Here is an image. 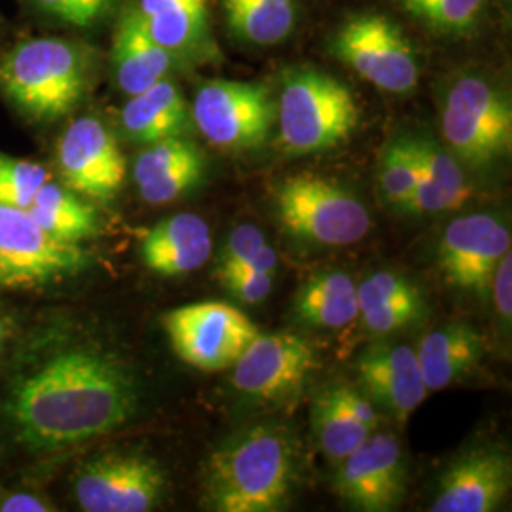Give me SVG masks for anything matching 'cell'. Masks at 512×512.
I'll return each instance as SVG.
<instances>
[{
  "mask_svg": "<svg viewBox=\"0 0 512 512\" xmlns=\"http://www.w3.org/2000/svg\"><path fill=\"white\" fill-rule=\"evenodd\" d=\"M88 258L76 243L46 234L27 209L0 203V285L31 289L73 275Z\"/></svg>",
  "mask_w": 512,
  "mask_h": 512,
  "instance_id": "10",
  "label": "cell"
},
{
  "mask_svg": "<svg viewBox=\"0 0 512 512\" xmlns=\"http://www.w3.org/2000/svg\"><path fill=\"white\" fill-rule=\"evenodd\" d=\"M336 492L357 511L387 512L403 503L406 467L403 446L389 433H372L340 461Z\"/></svg>",
  "mask_w": 512,
  "mask_h": 512,
  "instance_id": "14",
  "label": "cell"
},
{
  "mask_svg": "<svg viewBox=\"0 0 512 512\" xmlns=\"http://www.w3.org/2000/svg\"><path fill=\"white\" fill-rule=\"evenodd\" d=\"M6 512H44L50 511V507L33 495H14L0 507Z\"/></svg>",
  "mask_w": 512,
  "mask_h": 512,
  "instance_id": "37",
  "label": "cell"
},
{
  "mask_svg": "<svg viewBox=\"0 0 512 512\" xmlns=\"http://www.w3.org/2000/svg\"><path fill=\"white\" fill-rule=\"evenodd\" d=\"M399 2L414 18L448 35H459L471 29L484 6V0H399Z\"/></svg>",
  "mask_w": 512,
  "mask_h": 512,
  "instance_id": "30",
  "label": "cell"
},
{
  "mask_svg": "<svg viewBox=\"0 0 512 512\" xmlns=\"http://www.w3.org/2000/svg\"><path fill=\"white\" fill-rule=\"evenodd\" d=\"M332 52L384 92L403 95L420 82V65L410 42L382 14H361L346 21L332 40Z\"/></svg>",
  "mask_w": 512,
  "mask_h": 512,
  "instance_id": "9",
  "label": "cell"
},
{
  "mask_svg": "<svg viewBox=\"0 0 512 512\" xmlns=\"http://www.w3.org/2000/svg\"><path fill=\"white\" fill-rule=\"evenodd\" d=\"M440 128L459 162L484 167L511 154L509 95L475 74L458 78L444 99Z\"/></svg>",
  "mask_w": 512,
  "mask_h": 512,
  "instance_id": "5",
  "label": "cell"
},
{
  "mask_svg": "<svg viewBox=\"0 0 512 512\" xmlns=\"http://www.w3.org/2000/svg\"><path fill=\"white\" fill-rule=\"evenodd\" d=\"M512 256L511 251L503 256L495 268L490 294H494L495 306L501 321L511 323L512 315Z\"/></svg>",
  "mask_w": 512,
  "mask_h": 512,
  "instance_id": "36",
  "label": "cell"
},
{
  "mask_svg": "<svg viewBox=\"0 0 512 512\" xmlns=\"http://www.w3.org/2000/svg\"><path fill=\"white\" fill-rule=\"evenodd\" d=\"M311 427L321 450L338 463L374 433L351 414L342 385L330 387L315 399L311 408Z\"/></svg>",
  "mask_w": 512,
  "mask_h": 512,
  "instance_id": "28",
  "label": "cell"
},
{
  "mask_svg": "<svg viewBox=\"0 0 512 512\" xmlns=\"http://www.w3.org/2000/svg\"><path fill=\"white\" fill-rule=\"evenodd\" d=\"M27 213L52 238L78 243L99 232V219L92 205L80 202L71 188L48 181L42 184Z\"/></svg>",
  "mask_w": 512,
  "mask_h": 512,
  "instance_id": "26",
  "label": "cell"
},
{
  "mask_svg": "<svg viewBox=\"0 0 512 512\" xmlns=\"http://www.w3.org/2000/svg\"><path fill=\"white\" fill-rule=\"evenodd\" d=\"M57 165L67 188L110 200L126 179V158L109 129L97 118L74 120L57 145Z\"/></svg>",
  "mask_w": 512,
  "mask_h": 512,
  "instance_id": "15",
  "label": "cell"
},
{
  "mask_svg": "<svg viewBox=\"0 0 512 512\" xmlns=\"http://www.w3.org/2000/svg\"><path fill=\"white\" fill-rule=\"evenodd\" d=\"M266 236L255 224L236 226L222 247L219 258V272L245 266L253 256L266 245Z\"/></svg>",
  "mask_w": 512,
  "mask_h": 512,
  "instance_id": "33",
  "label": "cell"
},
{
  "mask_svg": "<svg viewBox=\"0 0 512 512\" xmlns=\"http://www.w3.org/2000/svg\"><path fill=\"white\" fill-rule=\"evenodd\" d=\"M228 29L255 46H274L293 33L296 0H222Z\"/></svg>",
  "mask_w": 512,
  "mask_h": 512,
  "instance_id": "27",
  "label": "cell"
},
{
  "mask_svg": "<svg viewBox=\"0 0 512 512\" xmlns=\"http://www.w3.org/2000/svg\"><path fill=\"white\" fill-rule=\"evenodd\" d=\"M317 351L293 332L258 334L234 368V387L258 401H281L302 389L317 370Z\"/></svg>",
  "mask_w": 512,
  "mask_h": 512,
  "instance_id": "12",
  "label": "cell"
},
{
  "mask_svg": "<svg viewBox=\"0 0 512 512\" xmlns=\"http://www.w3.org/2000/svg\"><path fill=\"white\" fill-rule=\"evenodd\" d=\"M211 253V230L196 213H179L158 222L141 243L145 266L164 277H179L202 268Z\"/></svg>",
  "mask_w": 512,
  "mask_h": 512,
  "instance_id": "20",
  "label": "cell"
},
{
  "mask_svg": "<svg viewBox=\"0 0 512 512\" xmlns=\"http://www.w3.org/2000/svg\"><path fill=\"white\" fill-rule=\"evenodd\" d=\"M420 179L404 203V213H444L459 209L471 198V186L458 158L429 139H414Z\"/></svg>",
  "mask_w": 512,
  "mask_h": 512,
  "instance_id": "21",
  "label": "cell"
},
{
  "mask_svg": "<svg viewBox=\"0 0 512 512\" xmlns=\"http://www.w3.org/2000/svg\"><path fill=\"white\" fill-rule=\"evenodd\" d=\"M6 336H8V327H6L4 321H0V348H2L4 340H6Z\"/></svg>",
  "mask_w": 512,
  "mask_h": 512,
  "instance_id": "38",
  "label": "cell"
},
{
  "mask_svg": "<svg viewBox=\"0 0 512 512\" xmlns=\"http://www.w3.org/2000/svg\"><path fill=\"white\" fill-rule=\"evenodd\" d=\"M427 306L425 300H359V317L365 329L372 334H391L421 319Z\"/></svg>",
  "mask_w": 512,
  "mask_h": 512,
  "instance_id": "32",
  "label": "cell"
},
{
  "mask_svg": "<svg viewBox=\"0 0 512 512\" xmlns=\"http://www.w3.org/2000/svg\"><path fill=\"white\" fill-rule=\"evenodd\" d=\"M175 55L152 37L139 8H128L112 38V69L116 84L126 95L145 92L164 80Z\"/></svg>",
  "mask_w": 512,
  "mask_h": 512,
  "instance_id": "19",
  "label": "cell"
},
{
  "mask_svg": "<svg viewBox=\"0 0 512 512\" xmlns=\"http://www.w3.org/2000/svg\"><path fill=\"white\" fill-rule=\"evenodd\" d=\"M484 351V336L461 323L423 336L416 355L427 391H440L463 380L478 366Z\"/></svg>",
  "mask_w": 512,
  "mask_h": 512,
  "instance_id": "22",
  "label": "cell"
},
{
  "mask_svg": "<svg viewBox=\"0 0 512 512\" xmlns=\"http://www.w3.org/2000/svg\"><path fill=\"white\" fill-rule=\"evenodd\" d=\"M511 486V456L499 448H475L446 469L431 511H495L507 499Z\"/></svg>",
  "mask_w": 512,
  "mask_h": 512,
  "instance_id": "16",
  "label": "cell"
},
{
  "mask_svg": "<svg viewBox=\"0 0 512 512\" xmlns=\"http://www.w3.org/2000/svg\"><path fill=\"white\" fill-rule=\"evenodd\" d=\"M86 57L63 38L21 42L0 61V88L33 120H57L86 90Z\"/></svg>",
  "mask_w": 512,
  "mask_h": 512,
  "instance_id": "3",
  "label": "cell"
},
{
  "mask_svg": "<svg viewBox=\"0 0 512 512\" xmlns=\"http://www.w3.org/2000/svg\"><path fill=\"white\" fill-rule=\"evenodd\" d=\"M357 374L366 397L393 420H408L427 397L416 349L404 344L366 348L357 361Z\"/></svg>",
  "mask_w": 512,
  "mask_h": 512,
  "instance_id": "17",
  "label": "cell"
},
{
  "mask_svg": "<svg viewBox=\"0 0 512 512\" xmlns=\"http://www.w3.org/2000/svg\"><path fill=\"white\" fill-rule=\"evenodd\" d=\"M122 126L133 141L143 145L183 137L188 128V105L183 93L164 78L145 92L131 95L122 110Z\"/></svg>",
  "mask_w": 512,
  "mask_h": 512,
  "instance_id": "23",
  "label": "cell"
},
{
  "mask_svg": "<svg viewBox=\"0 0 512 512\" xmlns=\"http://www.w3.org/2000/svg\"><path fill=\"white\" fill-rule=\"evenodd\" d=\"M294 444L285 427L258 425L226 440L205 469L207 503L217 512L279 511L291 494Z\"/></svg>",
  "mask_w": 512,
  "mask_h": 512,
  "instance_id": "2",
  "label": "cell"
},
{
  "mask_svg": "<svg viewBox=\"0 0 512 512\" xmlns=\"http://www.w3.org/2000/svg\"><path fill=\"white\" fill-rule=\"evenodd\" d=\"M272 93L264 84L211 80L200 86L192 120L203 137L224 150L262 147L274 126Z\"/></svg>",
  "mask_w": 512,
  "mask_h": 512,
  "instance_id": "8",
  "label": "cell"
},
{
  "mask_svg": "<svg viewBox=\"0 0 512 512\" xmlns=\"http://www.w3.org/2000/svg\"><path fill=\"white\" fill-rule=\"evenodd\" d=\"M294 311L313 329H344L359 317L357 285L340 270L311 275L296 294Z\"/></svg>",
  "mask_w": 512,
  "mask_h": 512,
  "instance_id": "25",
  "label": "cell"
},
{
  "mask_svg": "<svg viewBox=\"0 0 512 512\" xmlns=\"http://www.w3.org/2000/svg\"><path fill=\"white\" fill-rule=\"evenodd\" d=\"M202 150L183 137H169L148 145L135 160L133 179L145 202L164 205L181 198L202 181Z\"/></svg>",
  "mask_w": 512,
  "mask_h": 512,
  "instance_id": "18",
  "label": "cell"
},
{
  "mask_svg": "<svg viewBox=\"0 0 512 512\" xmlns=\"http://www.w3.org/2000/svg\"><path fill=\"white\" fill-rule=\"evenodd\" d=\"M219 277L228 293L243 304H260L272 293L275 275L251 268H232L219 272Z\"/></svg>",
  "mask_w": 512,
  "mask_h": 512,
  "instance_id": "34",
  "label": "cell"
},
{
  "mask_svg": "<svg viewBox=\"0 0 512 512\" xmlns=\"http://www.w3.org/2000/svg\"><path fill=\"white\" fill-rule=\"evenodd\" d=\"M511 251L509 228L490 213L452 220L439 243V268L456 289L486 298L499 260Z\"/></svg>",
  "mask_w": 512,
  "mask_h": 512,
  "instance_id": "13",
  "label": "cell"
},
{
  "mask_svg": "<svg viewBox=\"0 0 512 512\" xmlns=\"http://www.w3.org/2000/svg\"><path fill=\"white\" fill-rule=\"evenodd\" d=\"M50 181L46 167L27 160L0 156V203L27 209L42 184Z\"/></svg>",
  "mask_w": 512,
  "mask_h": 512,
  "instance_id": "31",
  "label": "cell"
},
{
  "mask_svg": "<svg viewBox=\"0 0 512 512\" xmlns=\"http://www.w3.org/2000/svg\"><path fill=\"white\" fill-rule=\"evenodd\" d=\"M418 179L420 164L414 139H395L389 143L378 169V186L384 202L401 211L412 196Z\"/></svg>",
  "mask_w": 512,
  "mask_h": 512,
  "instance_id": "29",
  "label": "cell"
},
{
  "mask_svg": "<svg viewBox=\"0 0 512 512\" xmlns=\"http://www.w3.org/2000/svg\"><path fill=\"white\" fill-rule=\"evenodd\" d=\"M277 118L281 145L304 156L344 143L359 124V105L330 74L294 71L283 80Z\"/></svg>",
  "mask_w": 512,
  "mask_h": 512,
  "instance_id": "4",
  "label": "cell"
},
{
  "mask_svg": "<svg viewBox=\"0 0 512 512\" xmlns=\"http://www.w3.org/2000/svg\"><path fill=\"white\" fill-rule=\"evenodd\" d=\"M40 12L71 23L76 27H88L105 14L110 0H27Z\"/></svg>",
  "mask_w": 512,
  "mask_h": 512,
  "instance_id": "35",
  "label": "cell"
},
{
  "mask_svg": "<svg viewBox=\"0 0 512 512\" xmlns=\"http://www.w3.org/2000/svg\"><path fill=\"white\" fill-rule=\"evenodd\" d=\"M135 410L137 389L128 370L107 355L73 349L19 385L12 416L29 446L52 450L107 435Z\"/></svg>",
  "mask_w": 512,
  "mask_h": 512,
  "instance_id": "1",
  "label": "cell"
},
{
  "mask_svg": "<svg viewBox=\"0 0 512 512\" xmlns=\"http://www.w3.org/2000/svg\"><path fill=\"white\" fill-rule=\"evenodd\" d=\"M162 325L177 357L202 372L232 368L260 334L243 311L226 302L186 304L167 311Z\"/></svg>",
  "mask_w": 512,
  "mask_h": 512,
  "instance_id": "7",
  "label": "cell"
},
{
  "mask_svg": "<svg viewBox=\"0 0 512 512\" xmlns=\"http://www.w3.org/2000/svg\"><path fill=\"white\" fill-rule=\"evenodd\" d=\"M148 31L175 57L200 52L209 37L207 0H139Z\"/></svg>",
  "mask_w": 512,
  "mask_h": 512,
  "instance_id": "24",
  "label": "cell"
},
{
  "mask_svg": "<svg viewBox=\"0 0 512 512\" xmlns=\"http://www.w3.org/2000/svg\"><path fill=\"white\" fill-rule=\"evenodd\" d=\"M164 492V469L139 452H114L93 459L74 480V497L86 512L152 511Z\"/></svg>",
  "mask_w": 512,
  "mask_h": 512,
  "instance_id": "11",
  "label": "cell"
},
{
  "mask_svg": "<svg viewBox=\"0 0 512 512\" xmlns=\"http://www.w3.org/2000/svg\"><path fill=\"white\" fill-rule=\"evenodd\" d=\"M277 217L294 238L344 247L365 238L370 213L357 196L325 177L294 175L277 186Z\"/></svg>",
  "mask_w": 512,
  "mask_h": 512,
  "instance_id": "6",
  "label": "cell"
}]
</instances>
